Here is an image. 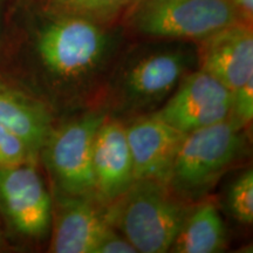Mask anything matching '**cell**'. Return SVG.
Segmentation results:
<instances>
[{
    "instance_id": "obj_1",
    "label": "cell",
    "mask_w": 253,
    "mask_h": 253,
    "mask_svg": "<svg viewBox=\"0 0 253 253\" xmlns=\"http://www.w3.org/2000/svg\"><path fill=\"white\" fill-rule=\"evenodd\" d=\"M192 207L167 183L135 179L108 204L106 219L137 252H169Z\"/></svg>"
},
{
    "instance_id": "obj_2",
    "label": "cell",
    "mask_w": 253,
    "mask_h": 253,
    "mask_svg": "<svg viewBox=\"0 0 253 253\" xmlns=\"http://www.w3.org/2000/svg\"><path fill=\"white\" fill-rule=\"evenodd\" d=\"M243 126L230 116L184 136L167 184L183 199L207 194L238 160Z\"/></svg>"
},
{
    "instance_id": "obj_3",
    "label": "cell",
    "mask_w": 253,
    "mask_h": 253,
    "mask_svg": "<svg viewBox=\"0 0 253 253\" xmlns=\"http://www.w3.org/2000/svg\"><path fill=\"white\" fill-rule=\"evenodd\" d=\"M239 21L231 0H132L126 23L155 39L199 41Z\"/></svg>"
},
{
    "instance_id": "obj_4",
    "label": "cell",
    "mask_w": 253,
    "mask_h": 253,
    "mask_svg": "<svg viewBox=\"0 0 253 253\" xmlns=\"http://www.w3.org/2000/svg\"><path fill=\"white\" fill-rule=\"evenodd\" d=\"M106 120L90 113L49 131L45 161L55 185L62 195L96 198L93 171V148L96 132Z\"/></svg>"
},
{
    "instance_id": "obj_5",
    "label": "cell",
    "mask_w": 253,
    "mask_h": 253,
    "mask_svg": "<svg viewBox=\"0 0 253 253\" xmlns=\"http://www.w3.org/2000/svg\"><path fill=\"white\" fill-rule=\"evenodd\" d=\"M107 42V34L99 21L63 13L40 31L37 49L41 61L53 74L77 78L99 63Z\"/></svg>"
},
{
    "instance_id": "obj_6",
    "label": "cell",
    "mask_w": 253,
    "mask_h": 253,
    "mask_svg": "<svg viewBox=\"0 0 253 253\" xmlns=\"http://www.w3.org/2000/svg\"><path fill=\"white\" fill-rule=\"evenodd\" d=\"M0 212L20 235L37 238L47 232L52 199L33 163L0 167Z\"/></svg>"
},
{
    "instance_id": "obj_7",
    "label": "cell",
    "mask_w": 253,
    "mask_h": 253,
    "mask_svg": "<svg viewBox=\"0 0 253 253\" xmlns=\"http://www.w3.org/2000/svg\"><path fill=\"white\" fill-rule=\"evenodd\" d=\"M231 103L232 91L199 69L179 81L171 99L155 115L188 134L229 118Z\"/></svg>"
},
{
    "instance_id": "obj_8",
    "label": "cell",
    "mask_w": 253,
    "mask_h": 253,
    "mask_svg": "<svg viewBox=\"0 0 253 253\" xmlns=\"http://www.w3.org/2000/svg\"><path fill=\"white\" fill-rule=\"evenodd\" d=\"M199 62L231 91L252 80V24L237 21L199 40Z\"/></svg>"
},
{
    "instance_id": "obj_9",
    "label": "cell",
    "mask_w": 253,
    "mask_h": 253,
    "mask_svg": "<svg viewBox=\"0 0 253 253\" xmlns=\"http://www.w3.org/2000/svg\"><path fill=\"white\" fill-rule=\"evenodd\" d=\"M135 179L168 183L184 132L156 115L138 119L126 126Z\"/></svg>"
},
{
    "instance_id": "obj_10",
    "label": "cell",
    "mask_w": 253,
    "mask_h": 253,
    "mask_svg": "<svg viewBox=\"0 0 253 253\" xmlns=\"http://www.w3.org/2000/svg\"><path fill=\"white\" fill-rule=\"evenodd\" d=\"M93 171L96 199L109 204L125 194L135 181L131 151L126 126L104 120L93 148Z\"/></svg>"
},
{
    "instance_id": "obj_11",
    "label": "cell",
    "mask_w": 253,
    "mask_h": 253,
    "mask_svg": "<svg viewBox=\"0 0 253 253\" xmlns=\"http://www.w3.org/2000/svg\"><path fill=\"white\" fill-rule=\"evenodd\" d=\"M94 198L59 196L50 251L55 253H94L101 237L110 226Z\"/></svg>"
},
{
    "instance_id": "obj_12",
    "label": "cell",
    "mask_w": 253,
    "mask_h": 253,
    "mask_svg": "<svg viewBox=\"0 0 253 253\" xmlns=\"http://www.w3.org/2000/svg\"><path fill=\"white\" fill-rule=\"evenodd\" d=\"M186 69L188 59L181 52H161L144 56L126 73V96L140 102L161 99L179 84Z\"/></svg>"
},
{
    "instance_id": "obj_13",
    "label": "cell",
    "mask_w": 253,
    "mask_h": 253,
    "mask_svg": "<svg viewBox=\"0 0 253 253\" xmlns=\"http://www.w3.org/2000/svg\"><path fill=\"white\" fill-rule=\"evenodd\" d=\"M226 245V231L216 205L192 207L170 249L176 253H216Z\"/></svg>"
},
{
    "instance_id": "obj_14",
    "label": "cell",
    "mask_w": 253,
    "mask_h": 253,
    "mask_svg": "<svg viewBox=\"0 0 253 253\" xmlns=\"http://www.w3.org/2000/svg\"><path fill=\"white\" fill-rule=\"evenodd\" d=\"M0 125L20 135L36 153L50 131L49 116L37 101L0 87Z\"/></svg>"
},
{
    "instance_id": "obj_15",
    "label": "cell",
    "mask_w": 253,
    "mask_h": 253,
    "mask_svg": "<svg viewBox=\"0 0 253 253\" xmlns=\"http://www.w3.org/2000/svg\"><path fill=\"white\" fill-rule=\"evenodd\" d=\"M65 14H77L93 20L109 19L128 7L132 0H52Z\"/></svg>"
},
{
    "instance_id": "obj_16",
    "label": "cell",
    "mask_w": 253,
    "mask_h": 253,
    "mask_svg": "<svg viewBox=\"0 0 253 253\" xmlns=\"http://www.w3.org/2000/svg\"><path fill=\"white\" fill-rule=\"evenodd\" d=\"M227 203L231 213L239 223L253 221V172L248 169L236 178L229 190Z\"/></svg>"
},
{
    "instance_id": "obj_17",
    "label": "cell",
    "mask_w": 253,
    "mask_h": 253,
    "mask_svg": "<svg viewBox=\"0 0 253 253\" xmlns=\"http://www.w3.org/2000/svg\"><path fill=\"white\" fill-rule=\"evenodd\" d=\"M37 155L20 135L0 125V167L33 163Z\"/></svg>"
},
{
    "instance_id": "obj_18",
    "label": "cell",
    "mask_w": 253,
    "mask_h": 253,
    "mask_svg": "<svg viewBox=\"0 0 253 253\" xmlns=\"http://www.w3.org/2000/svg\"><path fill=\"white\" fill-rule=\"evenodd\" d=\"M230 118L242 126H248L253 118V79L232 91Z\"/></svg>"
},
{
    "instance_id": "obj_19",
    "label": "cell",
    "mask_w": 253,
    "mask_h": 253,
    "mask_svg": "<svg viewBox=\"0 0 253 253\" xmlns=\"http://www.w3.org/2000/svg\"><path fill=\"white\" fill-rule=\"evenodd\" d=\"M137 252L131 243L109 226L104 231L101 239L97 243L94 253H135Z\"/></svg>"
},
{
    "instance_id": "obj_20",
    "label": "cell",
    "mask_w": 253,
    "mask_h": 253,
    "mask_svg": "<svg viewBox=\"0 0 253 253\" xmlns=\"http://www.w3.org/2000/svg\"><path fill=\"white\" fill-rule=\"evenodd\" d=\"M231 2L235 6L239 21L252 24L253 0H231Z\"/></svg>"
}]
</instances>
